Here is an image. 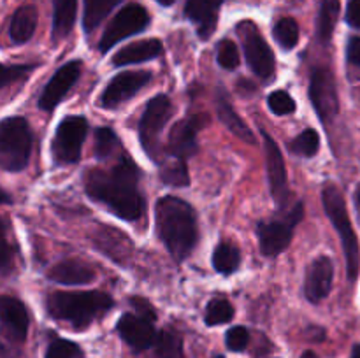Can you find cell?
Segmentation results:
<instances>
[{
	"label": "cell",
	"instance_id": "83f0119b",
	"mask_svg": "<svg viewBox=\"0 0 360 358\" xmlns=\"http://www.w3.org/2000/svg\"><path fill=\"white\" fill-rule=\"evenodd\" d=\"M120 2L123 0H84L83 30L91 34Z\"/></svg>",
	"mask_w": 360,
	"mask_h": 358
},
{
	"label": "cell",
	"instance_id": "bcb514c9",
	"mask_svg": "<svg viewBox=\"0 0 360 358\" xmlns=\"http://www.w3.org/2000/svg\"><path fill=\"white\" fill-rule=\"evenodd\" d=\"M355 98H357L359 104H360V86L357 88V90H355Z\"/></svg>",
	"mask_w": 360,
	"mask_h": 358
},
{
	"label": "cell",
	"instance_id": "7bdbcfd3",
	"mask_svg": "<svg viewBox=\"0 0 360 358\" xmlns=\"http://www.w3.org/2000/svg\"><path fill=\"white\" fill-rule=\"evenodd\" d=\"M155 2H158V4H160V6H164V7H169V6H172V4H174L176 0H155Z\"/></svg>",
	"mask_w": 360,
	"mask_h": 358
},
{
	"label": "cell",
	"instance_id": "8992f818",
	"mask_svg": "<svg viewBox=\"0 0 360 358\" xmlns=\"http://www.w3.org/2000/svg\"><path fill=\"white\" fill-rule=\"evenodd\" d=\"M280 211V216H276L274 220L260 221L257 225L260 251L266 256H276L288 248V244L292 242V235H294V227H297L304 214L302 202Z\"/></svg>",
	"mask_w": 360,
	"mask_h": 358
},
{
	"label": "cell",
	"instance_id": "60d3db41",
	"mask_svg": "<svg viewBox=\"0 0 360 358\" xmlns=\"http://www.w3.org/2000/svg\"><path fill=\"white\" fill-rule=\"evenodd\" d=\"M347 23L354 28H360V0H348Z\"/></svg>",
	"mask_w": 360,
	"mask_h": 358
},
{
	"label": "cell",
	"instance_id": "30bf717a",
	"mask_svg": "<svg viewBox=\"0 0 360 358\" xmlns=\"http://www.w3.org/2000/svg\"><path fill=\"white\" fill-rule=\"evenodd\" d=\"M148 25H150L148 11L143 6H139V4H129L108 25V28L102 34L101 42H98V49L102 53H108L112 46L122 42L123 39H129L132 35L146 30Z\"/></svg>",
	"mask_w": 360,
	"mask_h": 358
},
{
	"label": "cell",
	"instance_id": "8fae6325",
	"mask_svg": "<svg viewBox=\"0 0 360 358\" xmlns=\"http://www.w3.org/2000/svg\"><path fill=\"white\" fill-rule=\"evenodd\" d=\"M309 98L319 118L327 125L340 112V98H338L334 74L326 67L313 69L311 81H309Z\"/></svg>",
	"mask_w": 360,
	"mask_h": 358
},
{
	"label": "cell",
	"instance_id": "e0dca14e",
	"mask_svg": "<svg viewBox=\"0 0 360 358\" xmlns=\"http://www.w3.org/2000/svg\"><path fill=\"white\" fill-rule=\"evenodd\" d=\"M197 123H199L197 116L174 123V126L169 132L167 140V153L172 158H179V160L186 161L197 153V150H199V144H197L199 125Z\"/></svg>",
	"mask_w": 360,
	"mask_h": 358
},
{
	"label": "cell",
	"instance_id": "3957f363",
	"mask_svg": "<svg viewBox=\"0 0 360 358\" xmlns=\"http://www.w3.org/2000/svg\"><path fill=\"white\" fill-rule=\"evenodd\" d=\"M49 314L55 319L84 329L97 316H102L115 305L104 291H55L46 300Z\"/></svg>",
	"mask_w": 360,
	"mask_h": 358
},
{
	"label": "cell",
	"instance_id": "4dcf8cb0",
	"mask_svg": "<svg viewBox=\"0 0 360 358\" xmlns=\"http://www.w3.org/2000/svg\"><path fill=\"white\" fill-rule=\"evenodd\" d=\"M273 37L285 51H290L299 42V25L294 18H281L273 28Z\"/></svg>",
	"mask_w": 360,
	"mask_h": 358
},
{
	"label": "cell",
	"instance_id": "b9f144b4",
	"mask_svg": "<svg viewBox=\"0 0 360 358\" xmlns=\"http://www.w3.org/2000/svg\"><path fill=\"white\" fill-rule=\"evenodd\" d=\"M347 58L354 65H360V37H350L347 44Z\"/></svg>",
	"mask_w": 360,
	"mask_h": 358
},
{
	"label": "cell",
	"instance_id": "9a60e30c",
	"mask_svg": "<svg viewBox=\"0 0 360 358\" xmlns=\"http://www.w3.org/2000/svg\"><path fill=\"white\" fill-rule=\"evenodd\" d=\"M116 329H118L122 339L129 346H132L134 350H148V347L153 346L158 336V332L153 326V321L139 314H134V312L123 314L118 319Z\"/></svg>",
	"mask_w": 360,
	"mask_h": 358
},
{
	"label": "cell",
	"instance_id": "f6af8a7d",
	"mask_svg": "<svg viewBox=\"0 0 360 358\" xmlns=\"http://www.w3.org/2000/svg\"><path fill=\"white\" fill-rule=\"evenodd\" d=\"M352 358H360V344L354 346V351H352Z\"/></svg>",
	"mask_w": 360,
	"mask_h": 358
},
{
	"label": "cell",
	"instance_id": "f35d334b",
	"mask_svg": "<svg viewBox=\"0 0 360 358\" xmlns=\"http://www.w3.org/2000/svg\"><path fill=\"white\" fill-rule=\"evenodd\" d=\"M35 69V65H4L2 67V88H7L9 84H13L14 81L23 79L25 76L32 72Z\"/></svg>",
	"mask_w": 360,
	"mask_h": 358
},
{
	"label": "cell",
	"instance_id": "2e32d148",
	"mask_svg": "<svg viewBox=\"0 0 360 358\" xmlns=\"http://www.w3.org/2000/svg\"><path fill=\"white\" fill-rule=\"evenodd\" d=\"M334 277V263L329 256H319L313 260L308 267L304 281V293L306 298L313 304H319L320 300L329 295L330 286H333Z\"/></svg>",
	"mask_w": 360,
	"mask_h": 358
},
{
	"label": "cell",
	"instance_id": "7a4b0ae2",
	"mask_svg": "<svg viewBox=\"0 0 360 358\" xmlns=\"http://www.w3.org/2000/svg\"><path fill=\"white\" fill-rule=\"evenodd\" d=\"M155 220L160 241L176 262L192 255L199 239L193 207L178 197H162L155 206Z\"/></svg>",
	"mask_w": 360,
	"mask_h": 358
},
{
	"label": "cell",
	"instance_id": "ab89813d",
	"mask_svg": "<svg viewBox=\"0 0 360 358\" xmlns=\"http://www.w3.org/2000/svg\"><path fill=\"white\" fill-rule=\"evenodd\" d=\"M130 304H132V307L136 309V314L143 316V318L150 319V321H155V319H157V311L151 307V304L146 300V298L132 297L130 298Z\"/></svg>",
	"mask_w": 360,
	"mask_h": 358
},
{
	"label": "cell",
	"instance_id": "603a6c76",
	"mask_svg": "<svg viewBox=\"0 0 360 358\" xmlns=\"http://www.w3.org/2000/svg\"><path fill=\"white\" fill-rule=\"evenodd\" d=\"M217 112H218V118H220V121L224 123V125L227 126V128L231 130V132L234 133L236 137H239V139L246 140V142H250V144H255V137H253V132L250 130V126L246 125L245 119H243L241 116H239L238 112L234 111L231 100H229L227 91L218 90V93H217Z\"/></svg>",
	"mask_w": 360,
	"mask_h": 358
},
{
	"label": "cell",
	"instance_id": "9c48e42d",
	"mask_svg": "<svg viewBox=\"0 0 360 358\" xmlns=\"http://www.w3.org/2000/svg\"><path fill=\"white\" fill-rule=\"evenodd\" d=\"M239 37L243 41V49H245L246 62L252 72L259 76L260 79H269L274 74V53L271 46L267 44L266 39L259 32L255 23L252 21H243L236 27Z\"/></svg>",
	"mask_w": 360,
	"mask_h": 358
},
{
	"label": "cell",
	"instance_id": "277c9868",
	"mask_svg": "<svg viewBox=\"0 0 360 358\" xmlns=\"http://www.w3.org/2000/svg\"><path fill=\"white\" fill-rule=\"evenodd\" d=\"M322 204L327 216L333 221L334 228L341 237V244L345 249V258H347V274L348 279L355 281L359 276V263L360 251L359 241L355 235L354 227H352L350 216H348L347 202L343 199V193L334 183H327L322 190Z\"/></svg>",
	"mask_w": 360,
	"mask_h": 358
},
{
	"label": "cell",
	"instance_id": "cb8c5ba5",
	"mask_svg": "<svg viewBox=\"0 0 360 358\" xmlns=\"http://www.w3.org/2000/svg\"><path fill=\"white\" fill-rule=\"evenodd\" d=\"M35 27H37V9L34 6H21L20 9L14 11L13 18H11V41L14 44H25L32 39Z\"/></svg>",
	"mask_w": 360,
	"mask_h": 358
},
{
	"label": "cell",
	"instance_id": "7402d4cb",
	"mask_svg": "<svg viewBox=\"0 0 360 358\" xmlns=\"http://www.w3.org/2000/svg\"><path fill=\"white\" fill-rule=\"evenodd\" d=\"M162 51H164V46H162L158 39H144V41L132 42V44H127L125 48L120 49L112 56V65L125 67L134 65V63L148 62V60L160 56Z\"/></svg>",
	"mask_w": 360,
	"mask_h": 358
},
{
	"label": "cell",
	"instance_id": "4fadbf2b",
	"mask_svg": "<svg viewBox=\"0 0 360 358\" xmlns=\"http://www.w3.org/2000/svg\"><path fill=\"white\" fill-rule=\"evenodd\" d=\"M150 79L151 74L144 72V70H134V72L127 70V72L118 74L105 86L104 93L101 97V105L104 109L118 107L123 102L130 100L141 88L146 86Z\"/></svg>",
	"mask_w": 360,
	"mask_h": 358
},
{
	"label": "cell",
	"instance_id": "ffe728a7",
	"mask_svg": "<svg viewBox=\"0 0 360 358\" xmlns=\"http://www.w3.org/2000/svg\"><path fill=\"white\" fill-rule=\"evenodd\" d=\"M224 0H186L185 16L195 25V30L202 41H207L217 30L218 13Z\"/></svg>",
	"mask_w": 360,
	"mask_h": 358
},
{
	"label": "cell",
	"instance_id": "d590c367",
	"mask_svg": "<svg viewBox=\"0 0 360 358\" xmlns=\"http://www.w3.org/2000/svg\"><path fill=\"white\" fill-rule=\"evenodd\" d=\"M267 105H269L271 111L278 116H287L297 109L294 98L288 95V91L285 90H274L273 93L267 97Z\"/></svg>",
	"mask_w": 360,
	"mask_h": 358
},
{
	"label": "cell",
	"instance_id": "e575fe53",
	"mask_svg": "<svg viewBox=\"0 0 360 358\" xmlns=\"http://www.w3.org/2000/svg\"><path fill=\"white\" fill-rule=\"evenodd\" d=\"M217 60L220 67L227 70H234L239 65V49L231 39H221L217 46Z\"/></svg>",
	"mask_w": 360,
	"mask_h": 358
},
{
	"label": "cell",
	"instance_id": "f546056e",
	"mask_svg": "<svg viewBox=\"0 0 360 358\" xmlns=\"http://www.w3.org/2000/svg\"><path fill=\"white\" fill-rule=\"evenodd\" d=\"M160 179L164 185L174 186V188H183L190 185L188 168H186L185 160L172 158V160L164 161L160 165Z\"/></svg>",
	"mask_w": 360,
	"mask_h": 358
},
{
	"label": "cell",
	"instance_id": "ac0fdd59",
	"mask_svg": "<svg viewBox=\"0 0 360 358\" xmlns=\"http://www.w3.org/2000/svg\"><path fill=\"white\" fill-rule=\"evenodd\" d=\"M94 244L98 251L104 253L108 258L115 260L120 265H127L134 251V244L123 232L112 227H98L91 235Z\"/></svg>",
	"mask_w": 360,
	"mask_h": 358
},
{
	"label": "cell",
	"instance_id": "1f68e13d",
	"mask_svg": "<svg viewBox=\"0 0 360 358\" xmlns=\"http://www.w3.org/2000/svg\"><path fill=\"white\" fill-rule=\"evenodd\" d=\"M288 150L292 151L297 157L311 158L319 153L320 150V135L316 130L306 128L304 132L299 133L290 144H288Z\"/></svg>",
	"mask_w": 360,
	"mask_h": 358
},
{
	"label": "cell",
	"instance_id": "44dd1931",
	"mask_svg": "<svg viewBox=\"0 0 360 358\" xmlns=\"http://www.w3.org/2000/svg\"><path fill=\"white\" fill-rule=\"evenodd\" d=\"M48 277L58 284L67 286H79L88 284L95 279V270L81 260H63L48 270Z\"/></svg>",
	"mask_w": 360,
	"mask_h": 358
},
{
	"label": "cell",
	"instance_id": "c3c4849f",
	"mask_svg": "<svg viewBox=\"0 0 360 358\" xmlns=\"http://www.w3.org/2000/svg\"><path fill=\"white\" fill-rule=\"evenodd\" d=\"M359 204H360V190H359Z\"/></svg>",
	"mask_w": 360,
	"mask_h": 358
},
{
	"label": "cell",
	"instance_id": "6da1fadb",
	"mask_svg": "<svg viewBox=\"0 0 360 358\" xmlns=\"http://www.w3.org/2000/svg\"><path fill=\"white\" fill-rule=\"evenodd\" d=\"M141 171L129 154H120L109 171L94 168L84 175V188L90 199L108 206L111 213L127 221H137L144 214L146 200L139 190Z\"/></svg>",
	"mask_w": 360,
	"mask_h": 358
},
{
	"label": "cell",
	"instance_id": "5bb4252c",
	"mask_svg": "<svg viewBox=\"0 0 360 358\" xmlns=\"http://www.w3.org/2000/svg\"><path fill=\"white\" fill-rule=\"evenodd\" d=\"M79 76H81L79 60H74V62H69L65 63V65L60 67V69L53 74L51 79L48 81L44 90L41 91V97H39V107H41L42 111H53V109L63 100L67 91L76 84V81L79 79Z\"/></svg>",
	"mask_w": 360,
	"mask_h": 358
},
{
	"label": "cell",
	"instance_id": "d6a6232c",
	"mask_svg": "<svg viewBox=\"0 0 360 358\" xmlns=\"http://www.w3.org/2000/svg\"><path fill=\"white\" fill-rule=\"evenodd\" d=\"M232 318H234V307H232L227 298L218 297L210 300L206 307V314H204V321H206L207 326L224 325V323L231 321Z\"/></svg>",
	"mask_w": 360,
	"mask_h": 358
},
{
	"label": "cell",
	"instance_id": "52a82bcc",
	"mask_svg": "<svg viewBox=\"0 0 360 358\" xmlns=\"http://www.w3.org/2000/svg\"><path fill=\"white\" fill-rule=\"evenodd\" d=\"M172 102L167 95L160 93L148 102L139 121V140L148 157L160 161V133L172 116Z\"/></svg>",
	"mask_w": 360,
	"mask_h": 358
},
{
	"label": "cell",
	"instance_id": "8d00e7d4",
	"mask_svg": "<svg viewBox=\"0 0 360 358\" xmlns=\"http://www.w3.org/2000/svg\"><path fill=\"white\" fill-rule=\"evenodd\" d=\"M44 358H83L79 346L67 339H56L49 344Z\"/></svg>",
	"mask_w": 360,
	"mask_h": 358
},
{
	"label": "cell",
	"instance_id": "74e56055",
	"mask_svg": "<svg viewBox=\"0 0 360 358\" xmlns=\"http://www.w3.org/2000/svg\"><path fill=\"white\" fill-rule=\"evenodd\" d=\"M250 343V332L245 326H232L225 336V344L231 351H245Z\"/></svg>",
	"mask_w": 360,
	"mask_h": 358
},
{
	"label": "cell",
	"instance_id": "7c38bea8",
	"mask_svg": "<svg viewBox=\"0 0 360 358\" xmlns=\"http://www.w3.org/2000/svg\"><path fill=\"white\" fill-rule=\"evenodd\" d=\"M262 137L264 147H266V167L267 178H269L271 195H273L276 206L280 209H285L288 202V197H290V190H288L287 167H285L283 154H281V150L276 144V140L269 133L262 132Z\"/></svg>",
	"mask_w": 360,
	"mask_h": 358
},
{
	"label": "cell",
	"instance_id": "836d02e7",
	"mask_svg": "<svg viewBox=\"0 0 360 358\" xmlns=\"http://www.w3.org/2000/svg\"><path fill=\"white\" fill-rule=\"evenodd\" d=\"M120 150V139L111 128L102 126L95 132V157L98 160H109Z\"/></svg>",
	"mask_w": 360,
	"mask_h": 358
},
{
	"label": "cell",
	"instance_id": "ee69618b",
	"mask_svg": "<svg viewBox=\"0 0 360 358\" xmlns=\"http://www.w3.org/2000/svg\"><path fill=\"white\" fill-rule=\"evenodd\" d=\"M301 358H319V354L313 353V351H304V353H302V357H301Z\"/></svg>",
	"mask_w": 360,
	"mask_h": 358
},
{
	"label": "cell",
	"instance_id": "f1b7e54d",
	"mask_svg": "<svg viewBox=\"0 0 360 358\" xmlns=\"http://www.w3.org/2000/svg\"><path fill=\"white\" fill-rule=\"evenodd\" d=\"M153 347V358H185L183 339L179 337L178 332H174L171 329H164L162 332H158Z\"/></svg>",
	"mask_w": 360,
	"mask_h": 358
},
{
	"label": "cell",
	"instance_id": "4316f807",
	"mask_svg": "<svg viewBox=\"0 0 360 358\" xmlns=\"http://www.w3.org/2000/svg\"><path fill=\"white\" fill-rule=\"evenodd\" d=\"M241 265V251L232 242L224 241L214 248L213 251V267L217 272L224 276H231Z\"/></svg>",
	"mask_w": 360,
	"mask_h": 358
},
{
	"label": "cell",
	"instance_id": "ba28073f",
	"mask_svg": "<svg viewBox=\"0 0 360 358\" xmlns=\"http://www.w3.org/2000/svg\"><path fill=\"white\" fill-rule=\"evenodd\" d=\"M88 133V121L83 116H67L60 121L51 142L53 160L58 165L76 164L81 158L84 137Z\"/></svg>",
	"mask_w": 360,
	"mask_h": 358
},
{
	"label": "cell",
	"instance_id": "d6986e66",
	"mask_svg": "<svg viewBox=\"0 0 360 358\" xmlns=\"http://www.w3.org/2000/svg\"><path fill=\"white\" fill-rule=\"evenodd\" d=\"M0 318H2L4 333L13 343H23L28 333V314L23 302L4 295L0 298Z\"/></svg>",
	"mask_w": 360,
	"mask_h": 358
},
{
	"label": "cell",
	"instance_id": "7dc6e473",
	"mask_svg": "<svg viewBox=\"0 0 360 358\" xmlns=\"http://www.w3.org/2000/svg\"><path fill=\"white\" fill-rule=\"evenodd\" d=\"M213 358H225V357H224V354H214Z\"/></svg>",
	"mask_w": 360,
	"mask_h": 358
},
{
	"label": "cell",
	"instance_id": "5b68a950",
	"mask_svg": "<svg viewBox=\"0 0 360 358\" xmlns=\"http://www.w3.org/2000/svg\"><path fill=\"white\" fill-rule=\"evenodd\" d=\"M32 153V130L20 116L6 118L0 125V165L7 172H20Z\"/></svg>",
	"mask_w": 360,
	"mask_h": 358
},
{
	"label": "cell",
	"instance_id": "484cf974",
	"mask_svg": "<svg viewBox=\"0 0 360 358\" xmlns=\"http://www.w3.org/2000/svg\"><path fill=\"white\" fill-rule=\"evenodd\" d=\"M340 0H322V4H320L319 20H316V34H319V41L322 44H329L330 42L334 27H336L338 18H340Z\"/></svg>",
	"mask_w": 360,
	"mask_h": 358
},
{
	"label": "cell",
	"instance_id": "d4e9b609",
	"mask_svg": "<svg viewBox=\"0 0 360 358\" xmlns=\"http://www.w3.org/2000/svg\"><path fill=\"white\" fill-rule=\"evenodd\" d=\"M77 0H53V39L62 41L72 32Z\"/></svg>",
	"mask_w": 360,
	"mask_h": 358
}]
</instances>
